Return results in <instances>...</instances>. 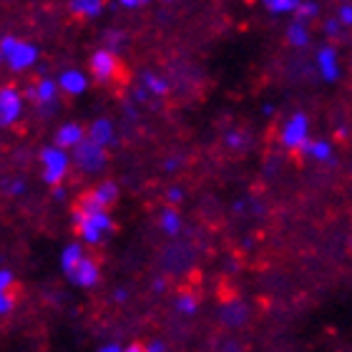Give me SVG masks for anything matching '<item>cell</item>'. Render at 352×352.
I'll use <instances>...</instances> for the list:
<instances>
[{"label": "cell", "instance_id": "e0dca14e", "mask_svg": "<svg viewBox=\"0 0 352 352\" xmlns=\"http://www.w3.org/2000/svg\"><path fill=\"white\" fill-rule=\"evenodd\" d=\"M159 227H162V232H166L169 236L179 234V229H182V214L176 212L174 206L162 209V214H159Z\"/></svg>", "mask_w": 352, "mask_h": 352}, {"label": "cell", "instance_id": "603a6c76", "mask_svg": "<svg viewBox=\"0 0 352 352\" xmlns=\"http://www.w3.org/2000/svg\"><path fill=\"white\" fill-rule=\"evenodd\" d=\"M320 13V6L317 3H300V8H297V21L300 23H307L309 18H315V15Z\"/></svg>", "mask_w": 352, "mask_h": 352}, {"label": "cell", "instance_id": "ba28073f", "mask_svg": "<svg viewBox=\"0 0 352 352\" xmlns=\"http://www.w3.org/2000/svg\"><path fill=\"white\" fill-rule=\"evenodd\" d=\"M86 139H88L86 129H83L81 124L71 121V124H63L58 131H56V136H53V144H56L58 148H63V151H76V148L81 146Z\"/></svg>", "mask_w": 352, "mask_h": 352}, {"label": "cell", "instance_id": "ac0fdd59", "mask_svg": "<svg viewBox=\"0 0 352 352\" xmlns=\"http://www.w3.org/2000/svg\"><path fill=\"white\" fill-rule=\"evenodd\" d=\"M302 151H305L307 156H312V159H315V162H320V164L330 162V159H332V146L327 144V141H309Z\"/></svg>", "mask_w": 352, "mask_h": 352}, {"label": "cell", "instance_id": "8992f818", "mask_svg": "<svg viewBox=\"0 0 352 352\" xmlns=\"http://www.w3.org/2000/svg\"><path fill=\"white\" fill-rule=\"evenodd\" d=\"M88 71L98 83H109L113 81V76L118 71V60L116 56L109 51V48H101V51H94V56L88 58Z\"/></svg>", "mask_w": 352, "mask_h": 352}, {"label": "cell", "instance_id": "74e56055", "mask_svg": "<svg viewBox=\"0 0 352 352\" xmlns=\"http://www.w3.org/2000/svg\"><path fill=\"white\" fill-rule=\"evenodd\" d=\"M164 287H166L164 279H154V292H164Z\"/></svg>", "mask_w": 352, "mask_h": 352}, {"label": "cell", "instance_id": "5bb4252c", "mask_svg": "<svg viewBox=\"0 0 352 352\" xmlns=\"http://www.w3.org/2000/svg\"><path fill=\"white\" fill-rule=\"evenodd\" d=\"M83 259H86V252H83L81 244H68V247H63V252H60V270H63V274L66 277L74 274Z\"/></svg>", "mask_w": 352, "mask_h": 352}, {"label": "cell", "instance_id": "f1b7e54d", "mask_svg": "<svg viewBox=\"0 0 352 352\" xmlns=\"http://www.w3.org/2000/svg\"><path fill=\"white\" fill-rule=\"evenodd\" d=\"M10 309H13V297H10L8 292H0V312L8 315Z\"/></svg>", "mask_w": 352, "mask_h": 352}, {"label": "cell", "instance_id": "f546056e", "mask_svg": "<svg viewBox=\"0 0 352 352\" xmlns=\"http://www.w3.org/2000/svg\"><path fill=\"white\" fill-rule=\"evenodd\" d=\"M166 197H169V204H179L184 199V191L179 189V186H171V189L166 191Z\"/></svg>", "mask_w": 352, "mask_h": 352}, {"label": "cell", "instance_id": "e575fe53", "mask_svg": "<svg viewBox=\"0 0 352 352\" xmlns=\"http://www.w3.org/2000/svg\"><path fill=\"white\" fill-rule=\"evenodd\" d=\"M124 352H146V350H144V345H139V342H133V345L124 347Z\"/></svg>", "mask_w": 352, "mask_h": 352}, {"label": "cell", "instance_id": "9c48e42d", "mask_svg": "<svg viewBox=\"0 0 352 352\" xmlns=\"http://www.w3.org/2000/svg\"><path fill=\"white\" fill-rule=\"evenodd\" d=\"M98 279H101V270H98V262H96L94 257H86L78 264V270H76L74 274H68V282L76 287H83V289L96 287Z\"/></svg>", "mask_w": 352, "mask_h": 352}, {"label": "cell", "instance_id": "7402d4cb", "mask_svg": "<svg viewBox=\"0 0 352 352\" xmlns=\"http://www.w3.org/2000/svg\"><path fill=\"white\" fill-rule=\"evenodd\" d=\"M264 8L270 10V13H297V8H300V3L297 0H267L264 3Z\"/></svg>", "mask_w": 352, "mask_h": 352}, {"label": "cell", "instance_id": "4316f807", "mask_svg": "<svg viewBox=\"0 0 352 352\" xmlns=\"http://www.w3.org/2000/svg\"><path fill=\"white\" fill-rule=\"evenodd\" d=\"M13 285V272L0 270V292H8V287Z\"/></svg>", "mask_w": 352, "mask_h": 352}, {"label": "cell", "instance_id": "ab89813d", "mask_svg": "<svg viewBox=\"0 0 352 352\" xmlns=\"http://www.w3.org/2000/svg\"><path fill=\"white\" fill-rule=\"evenodd\" d=\"M176 166H179V159H169V162H166V169L169 171H174Z\"/></svg>", "mask_w": 352, "mask_h": 352}, {"label": "cell", "instance_id": "8d00e7d4", "mask_svg": "<svg viewBox=\"0 0 352 352\" xmlns=\"http://www.w3.org/2000/svg\"><path fill=\"white\" fill-rule=\"evenodd\" d=\"M63 197H66V191L60 189V186L58 189H53V199H56V201H63Z\"/></svg>", "mask_w": 352, "mask_h": 352}, {"label": "cell", "instance_id": "8fae6325", "mask_svg": "<svg viewBox=\"0 0 352 352\" xmlns=\"http://www.w3.org/2000/svg\"><path fill=\"white\" fill-rule=\"evenodd\" d=\"M317 68L327 83H335L340 78V63H338V51L332 45H322L317 51Z\"/></svg>", "mask_w": 352, "mask_h": 352}, {"label": "cell", "instance_id": "484cf974", "mask_svg": "<svg viewBox=\"0 0 352 352\" xmlns=\"http://www.w3.org/2000/svg\"><path fill=\"white\" fill-rule=\"evenodd\" d=\"M6 191L10 194V197H18V194H23V191H25V184H23L21 179H13V182L6 184Z\"/></svg>", "mask_w": 352, "mask_h": 352}, {"label": "cell", "instance_id": "3957f363", "mask_svg": "<svg viewBox=\"0 0 352 352\" xmlns=\"http://www.w3.org/2000/svg\"><path fill=\"white\" fill-rule=\"evenodd\" d=\"M309 144V118L307 113H292L282 126V146L289 151H302Z\"/></svg>", "mask_w": 352, "mask_h": 352}, {"label": "cell", "instance_id": "6da1fadb", "mask_svg": "<svg viewBox=\"0 0 352 352\" xmlns=\"http://www.w3.org/2000/svg\"><path fill=\"white\" fill-rule=\"evenodd\" d=\"M71 224L74 229L78 232L81 236V242L88 244V247H96V244L103 242V236L111 234L113 232V217L109 214V209H103V212H96V214H86L81 209H74L71 212Z\"/></svg>", "mask_w": 352, "mask_h": 352}, {"label": "cell", "instance_id": "52a82bcc", "mask_svg": "<svg viewBox=\"0 0 352 352\" xmlns=\"http://www.w3.org/2000/svg\"><path fill=\"white\" fill-rule=\"evenodd\" d=\"M10 71H28L38 63V48L28 41H18V45L13 48V53L3 60Z\"/></svg>", "mask_w": 352, "mask_h": 352}, {"label": "cell", "instance_id": "30bf717a", "mask_svg": "<svg viewBox=\"0 0 352 352\" xmlns=\"http://www.w3.org/2000/svg\"><path fill=\"white\" fill-rule=\"evenodd\" d=\"M58 83L53 81V78H41L36 86L25 88V98L36 101L38 106H53L56 98H58Z\"/></svg>", "mask_w": 352, "mask_h": 352}, {"label": "cell", "instance_id": "cb8c5ba5", "mask_svg": "<svg viewBox=\"0 0 352 352\" xmlns=\"http://www.w3.org/2000/svg\"><path fill=\"white\" fill-rule=\"evenodd\" d=\"M18 45V38L15 36H3L0 38V58L6 60L10 53H13V48Z\"/></svg>", "mask_w": 352, "mask_h": 352}, {"label": "cell", "instance_id": "7a4b0ae2", "mask_svg": "<svg viewBox=\"0 0 352 352\" xmlns=\"http://www.w3.org/2000/svg\"><path fill=\"white\" fill-rule=\"evenodd\" d=\"M41 164H43V182L48 186H53V189H58L63 179L68 176V169H71L74 159H71L68 151L51 144V146L41 148Z\"/></svg>", "mask_w": 352, "mask_h": 352}, {"label": "cell", "instance_id": "836d02e7", "mask_svg": "<svg viewBox=\"0 0 352 352\" xmlns=\"http://www.w3.org/2000/svg\"><path fill=\"white\" fill-rule=\"evenodd\" d=\"M133 98H136V101H146L148 91H146V88H136V91H133Z\"/></svg>", "mask_w": 352, "mask_h": 352}, {"label": "cell", "instance_id": "9a60e30c", "mask_svg": "<svg viewBox=\"0 0 352 352\" xmlns=\"http://www.w3.org/2000/svg\"><path fill=\"white\" fill-rule=\"evenodd\" d=\"M287 43L292 45V48H305V45L309 43V28H307V23H300V21H294L287 25Z\"/></svg>", "mask_w": 352, "mask_h": 352}, {"label": "cell", "instance_id": "1f68e13d", "mask_svg": "<svg viewBox=\"0 0 352 352\" xmlns=\"http://www.w3.org/2000/svg\"><path fill=\"white\" fill-rule=\"evenodd\" d=\"M144 350L146 352H166V345H164L162 340H151L148 345H144Z\"/></svg>", "mask_w": 352, "mask_h": 352}, {"label": "cell", "instance_id": "d6a6232c", "mask_svg": "<svg viewBox=\"0 0 352 352\" xmlns=\"http://www.w3.org/2000/svg\"><path fill=\"white\" fill-rule=\"evenodd\" d=\"M98 352H124V347L116 345V342H109V345L98 347Z\"/></svg>", "mask_w": 352, "mask_h": 352}, {"label": "cell", "instance_id": "d590c367", "mask_svg": "<svg viewBox=\"0 0 352 352\" xmlns=\"http://www.w3.org/2000/svg\"><path fill=\"white\" fill-rule=\"evenodd\" d=\"M126 297H129V294H126V289H116V294H113V300H116V302H126Z\"/></svg>", "mask_w": 352, "mask_h": 352}, {"label": "cell", "instance_id": "4dcf8cb0", "mask_svg": "<svg viewBox=\"0 0 352 352\" xmlns=\"http://www.w3.org/2000/svg\"><path fill=\"white\" fill-rule=\"evenodd\" d=\"M340 25H342V23H340L338 18H332V21H324V30H327L330 36H338V33H340Z\"/></svg>", "mask_w": 352, "mask_h": 352}, {"label": "cell", "instance_id": "d6986e66", "mask_svg": "<svg viewBox=\"0 0 352 352\" xmlns=\"http://www.w3.org/2000/svg\"><path fill=\"white\" fill-rule=\"evenodd\" d=\"M71 10L78 15H86V18H96V15L103 13V3L101 0H74Z\"/></svg>", "mask_w": 352, "mask_h": 352}, {"label": "cell", "instance_id": "ffe728a7", "mask_svg": "<svg viewBox=\"0 0 352 352\" xmlns=\"http://www.w3.org/2000/svg\"><path fill=\"white\" fill-rule=\"evenodd\" d=\"M144 88H146L148 94H154V96H166V94H169V83L164 81L162 76H156V74H144Z\"/></svg>", "mask_w": 352, "mask_h": 352}, {"label": "cell", "instance_id": "f35d334b", "mask_svg": "<svg viewBox=\"0 0 352 352\" xmlns=\"http://www.w3.org/2000/svg\"><path fill=\"white\" fill-rule=\"evenodd\" d=\"M121 6H124V8H139V6H141V0H124Z\"/></svg>", "mask_w": 352, "mask_h": 352}, {"label": "cell", "instance_id": "5b68a950", "mask_svg": "<svg viewBox=\"0 0 352 352\" xmlns=\"http://www.w3.org/2000/svg\"><path fill=\"white\" fill-rule=\"evenodd\" d=\"M23 106H25V98L15 86H3L0 88V126L8 129L21 121L23 116Z\"/></svg>", "mask_w": 352, "mask_h": 352}, {"label": "cell", "instance_id": "d4e9b609", "mask_svg": "<svg viewBox=\"0 0 352 352\" xmlns=\"http://www.w3.org/2000/svg\"><path fill=\"white\" fill-rule=\"evenodd\" d=\"M338 21L345 25V28H352V3H342L338 8Z\"/></svg>", "mask_w": 352, "mask_h": 352}, {"label": "cell", "instance_id": "7c38bea8", "mask_svg": "<svg viewBox=\"0 0 352 352\" xmlns=\"http://www.w3.org/2000/svg\"><path fill=\"white\" fill-rule=\"evenodd\" d=\"M56 83H58L60 94L81 96L83 91H86V86H88V76L83 74V71H78V68H66V71L56 78Z\"/></svg>", "mask_w": 352, "mask_h": 352}, {"label": "cell", "instance_id": "44dd1931", "mask_svg": "<svg viewBox=\"0 0 352 352\" xmlns=\"http://www.w3.org/2000/svg\"><path fill=\"white\" fill-rule=\"evenodd\" d=\"M174 305H176V309H179L182 315H194V312H197V307H199L197 297H194V294H191L189 289H184V292L179 294V297H176Z\"/></svg>", "mask_w": 352, "mask_h": 352}, {"label": "cell", "instance_id": "4fadbf2b", "mask_svg": "<svg viewBox=\"0 0 352 352\" xmlns=\"http://www.w3.org/2000/svg\"><path fill=\"white\" fill-rule=\"evenodd\" d=\"M88 139L98 144V146L109 148L113 141H116V133H113V124L109 118H96L94 124L88 126Z\"/></svg>", "mask_w": 352, "mask_h": 352}, {"label": "cell", "instance_id": "83f0119b", "mask_svg": "<svg viewBox=\"0 0 352 352\" xmlns=\"http://www.w3.org/2000/svg\"><path fill=\"white\" fill-rule=\"evenodd\" d=\"M244 141H247V136H244V133H229V136H227V144L232 148H242Z\"/></svg>", "mask_w": 352, "mask_h": 352}, {"label": "cell", "instance_id": "2e32d148", "mask_svg": "<svg viewBox=\"0 0 352 352\" xmlns=\"http://www.w3.org/2000/svg\"><path fill=\"white\" fill-rule=\"evenodd\" d=\"M91 194L96 197V201L103 206V209H109V206L116 204V199H118V186L116 182H101L96 189H91Z\"/></svg>", "mask_w": 352, "mask_h": 352}, {"label": "cell", "instance_id": "277c9868", "mask_svg": "<svg viewBox=\"0 0 352 352\" xmlns=\"http://www.w3.org/2000/svg\"><path fill=\"white\" fill-rule=\"evenodd\" d=\"M71 159L74 164L78 166L81 171L86 174H96V171H103L106 169V164H109V154H106V148L94 144L91 139H86L81 146L71 151Z\"/></svg>", "mask_w": 352, "mask_h": 352}]
</instances>
